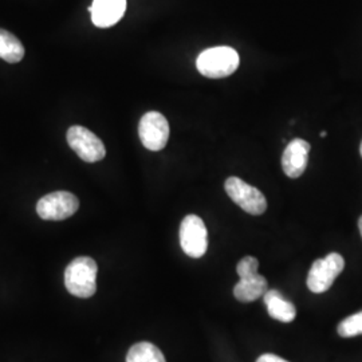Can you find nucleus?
Listing matches in <instances>:
<instances>
[{
    "instance_id": "nucleus-1",
    "label": "nucleus",
    "mask_w": 362,
    "mask_h": 362,
    "mask_svg": "<svg viewBox=\"0 0 362 362\" xmlns=\"http://www.w3.org/2000/svg\"><path fill=\"white\" fill-rule=\"evenodd\" d=\"M240 65L238 52L228 46L211 47L197 57L199 73L211 79H220L233 74Z\"/></svg>"
},
{
    "instance_id": "nucleus-2",
    "label": "nucleus",
    "mask_w": 362,
    "mask_h": 362,
    "mask_svg": "<svg viewBox=\"0 0 362 362\" xmlns=\"http://www.w3.org/2000/svg\"><path fill=\"white\" fill-rule=\"evenodd\" d=\"M98 266L89 257L76 258L66 269L65 285L67 291L78 298H90L97 291Z\"/></svg>"
},
{
    "instance_id": "nucleus-3",
    "label": "nucleus",
    "mask_w": 362,
    "mask_h": 362,
    "mask_svg": "<svg viewBox=\"0 0 362 362\" xmlns=\"http://www.w3.org/2000/svg\"><path fill=\"white\" fill-rule=\"evenodd\" d=\"M258 259L250 255L238 263L236 272L240 276V281L233 287V296L239 302H254L269 291V284L264 276L258 274Z\"/></svg>"
},
{
    "instance_id": "nucleus-4",
    "label": "nucleus",
    "mask_w": 362,
    "mask_h": 362,
    "mask_svg": "<svg viewBox=\"0 0 362 362\" xmlns=\"http://www.w3.org/2000/svg\"><path fill=\"white\" fill-rule=\"evenodd\" d=\"M224 189L233 203L246 211L247 214L259 216L266 212L267 200L264 194L258 188L247 184L246 181L235 176L228 177L224 182Z\"/></svg>"
},
{
    "instance_id": "nucleus-5",
    "label": "nucleus",
    "mask_w": 362,
    "mask_h": 362,
    "mask_svg": "<svg viewBox=\"0 0 362 362\" xmlns=\"http://www.w3.org/2000/svg\"><path fill=\"white\" fill-rule=\"evenodd\" d=\"M345 267V260L337 254L332 252L326 258L318 259L311 264L310 272L308 275V287L315 294H322L327 291L334 284L337 276Z\"/></svg>"
},
{
    "instance_id": "nucleus-6",
    "label": "nucleus",
    "mask_w": 362,
    "mask_h": 362,
    "mask_svg": "<svg viewBox=\"0 0 362 362\" xmlns=\"http://www.w3.org/2000/svg\"><path fill=\"white\" fill-rule=\"evenodd\" d=\"M66 139L70 148L85 163H97L106 156V148L103 140L85 127L74 125L69 128Z\"/></svg>"
},
{
    "instance_id": "nucleus-7",
    "label": "nucleus",
    "mask_w": 362,
    "mask_h": 362,
    "mask_svg": "<svg viewBox=\"0 0 362 362\" xmlns=\"http://www.w3.org/2000/svg\"><path fill=\"white\" fill-rule=\"evenodd\" d=\"M180 246L191 258H202L207 252V227L197 215H188L181 221Z\"/></svg>"
},
{
    "instance_id": "nucleus-8",
    "label": "nucleus",
    "mask_w": 362,
    "mask_h": 362,
    "mask_svg": "<svg viewBox=\"0 0 362 362\" xmlns=\"http://www.w3.org/2000/svg\"><path fill=\"white\" fill-rule=\"evenodd\" d=\"M139 136L144 146L152 152L163 151L169 140V122L158 112L145 113L139 124Z\"/></svg>"
},
{
    "instance_id": "nucleus-9",
    "label": "nucleus",
    "mask_w": 362,
    "mask_h": 362,
    "mask_svg": "<svg viewBox=\"0 0 362 362\" xmlns=\"http://www.w3.org/2000/svg\"><path fill=\"white\" fill-rule=\"evenodd\" d=\"M79 208L76 194L58 191L43 196L37 204V212L43 220H65L73 216Z\"/></svg>"
},
{
    "instance_id": "nucleus-10",
    "label": "nucleus",
    "mask_w": 362,
    "mask_h": 362,
    "mask_svg": "<svg viewBox=\"0 0 362 362\" xmlns=\"http://www.w3.org/2000/svg\"><path fill=\"white\" fill-rule=\"evenodd\" d=\"M310 149V144L302 139H294L288 143L282 156V169L287 177L298 179L305 173L309 164Z\"/></svg>"
},
{
    "instance_id": "nucleus-11",
    "label": "nucleus",
    "mask_w": 362,
    "mask_h": 362,
    "mask_svg": "<svg viewBox=\"0 0 362 362\" xmlns=\"http://www.w3.org/2000/svg\"><path fill=\"white\" fill-rule=\"evenodd\" d=\"M127 11V0H94L89 7L91 22L100 28L118 23Z\"/></svg>"
},
{
    "instance_id": "nucleus-12",
    "label": "nucleus",
    "mask_w": 362,
    "mask_h": 362,
    "mask_svg": "<svg viewBox=\"0 0 362 362\" xmlns=\"http://www.w3.org/2000/svg\"><path fill=\"white\" fill-rule=\"evenodd\" d=\"M263 300L267 306V311L274 320L281 321V322H293L297 317V309L296 306L286 300L284 296L276 291V290H269L264 296H263Z\"/></svg>"
},
{
    "instance_id": "nucleus-13",
    "label": "nucleus",
    "mask_w": 362,
    "mask_h": 362,
    "mask_svg": "<svg viewBox=\"0 0 362 362\" xmlns=\"http://www.w3.org/2000/svg\"><path fill=\"white\" fill-rule=\"evenodd\" d=\"M25 57L22 42L7 30L0 28V58L8 64H18Z\"/></svg>"
},
{
    "instance_id": "nucleus-14",
    "label": "nucleus",
    "mask_w": 362,
    "mask_h": 362,
    "mask_svg": "<svg viewBox=\"0 0 362 362\" xmlns=\"http://www.w3.org/2000/svg\"><path fill=\"white\" fill-rule=\"evenodd\" d=\"M127 362H167L163 351L151 342H139L128 351Z\"/></svg>"
},
{
    "instance_id": "nucleus-15",
    "label": "nucleus",
    "mask_w": 362,
    "mask_h": 362,
    "mask_svg": "<svg viewBox=\"0 0 362 362\" xmlns=\"http://www.w3.org/2000/svg\"><path fill=\"white\" fill-rule=\"evenodd\" d=\"M338 334L344 338H350V337L361 336L362 334V311L353 314L348 318L342 320L338 327H337Z\"/></svg>"
},
{
    "instance_id": "nucleus-16",
    "label": "nucleus",
    "mask_w": 362,
    "mask_h": 362,
    "mask_svg": "<svg viewBox=\"0 0 362 362\" xmlns=\"http://www.w3.org/2000/svg\"><path fill=\"white\" fill-rule=\"evenodd\" d=\"M257 362H288L284 360V358H281V357H278V356H275V354H270V353H267V354H263V356H260Z\"/></svg>"
},
{
    "instance_id": "nucleus-17",
    "label": "nucleus",
    "mask_w": 362,
    "mask_h": 362,
    "mask_svg": "<svg viewBox=\"0 0 362 362\" xmlns=\"http://www.w3.org/2000/svg\"><path fill=\"white\" fill-rule=\"evenodd\" d=\"M358 228H360V233H361L362 236V216L360 218V220H358Z\"/></svg>"
},
{
    "instance_id": "nucleus-18",
    "label": "nucleus",
    "mask_w": 362,
    "mask_h": 362,
    "mask_svg": "<svg viewBox=\"0 0 362 362\" xmlns=\"http://www.w3.org/2000/svg\"><path fill=\"white\" fill-rule=\"evenodd\" d=\"M320 136H321V137L324 139V137H326V136H327V133H326V132H321V134H320Z\"/></svg>"
},
{
    "instance_id": "nucleus-19",
    "label": "nucleus",
    "mask_w": 362,
    "mask_h": 362,
    "mask_svg": "<svg viewBox=\"0 0 362 362\" xmlns=\"http://www.w3.org/2000/svg\"><path fill=\"white\" fill-rule=\"evenodd\" d=\"M360 152H361V156H362V143H361V146H360Z\"/></svg>"
}]
</instances>
